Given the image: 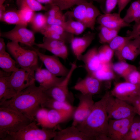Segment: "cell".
<instances>
[{
  "instance_id": "cell-4",
  "label": "cell",
  "mask_w": 140,
  "mask_h": 140,
  "mask_svg": "<svg viewBox=\"0 0 140 140\" xmlns=\"http://www.w3.org/2000/svg\"><path fill=\"white\" fill-rule=\"evenodd\" d=\"M34 120L23 128L8 134L3 140H49L55 137V127L40 129Z\"/></svg>"
},
{
  "instance_id": "cell-26",
  "label": "cell",
  "mask_w": 140,
  "mask_h": 140,
  "mask_svg": "<svg viewBox=\"0 0 140 140\" xmlns=\"http://www.w3.org/2000/svg\"><path fill=\"white\" fill-rule=\"evenodd\" d=\"M111 62L101 64L99 69L92 75L100 81H108L116 78L115 73L112 68Z\"/></svg>"
},
{
  "instance_id": "cell-1",
  "label": "cell",
  "mask_w": 140,
  "mask_h": 140,
  "mask_svg": "<svg viewBox=\"0 0 140 140\" xmlns=\"http://www.w3.org/2000/svg\"><path fill=\"white\" fill-rule=\"evenodd\" d=\"M41 86L35 83L18 93L11 99L0 103V106L13 109L35 120L36 113L49 97Z\"/></svg>"
},
{
  "instance_id": "cell-6",
  "label": "cell",
  "mask_w": 140,
  "mask_h": 140,
  "mask_svg": "<svg viewBox=\"0 0 140 140\" xmlns=\"http://www.w3.org/2000/svg\"><path fill=\"white\" fill-rule=\"evenodd\" d=\"M106 108L109 119L125 118L134 117L137 114L133 106L114 96L110 92L107 100Z\"/></svg>"
},
{
  "instance_id": "cell-11",
  "label": "cell",
  "mask_w": 140,
  "mask_h": 140,
  "mask_svg": "<svg viewBox=\"0 0 140 140\" xmlns=\"http://www.w3.org/2000/svg\"><path fill=\"white\" fill-rule=\"evenodd\" d=\"M35 71L21 68L9 76V81L18 93L35 83Z\"/></svg>"
},
{
  "instance_id": "cell-10",
  "label": "cell",
  "mask_w": 140,
  "mask_h": 140,
  "mask_svg": "<svg viewBox=\"0 0 140 140\" xmlns=\"http://www.w3.org/2000/svg\"><path fill=\"white\" fill-rule=\"evenodd\" d=\"M110 92L114 96L130 104L134 98L140 96V84L126 81L116 83Z\"/></svg>"
},
{
  "instance_id": "cell-35",
  "label": "cell",
  "mask_w": 140,
  "mask_h": 140,
  "mask_svg": "<svg viewBox=\"0 0 140 140\" xmlns=\"http://www.w3.org/2000/svg\"><path fill=\"white\" fill-rule=\"evenodd\" d=\"M31 23L34 31L40 32L47 24V17L41 13L35 14Z\"/></svg>"
},
{
  "instance_id": "cell-39",
  "label": "cell",
  "mask_w": 140,
  "mask_h": 140,
  "mask_svg": "<svg viewBox=\"0 0 140 140\" xmlns=\"http://www.w3.org/2000/svg\"><path fill=\"white\" fill-rule=\"evenodd\" d=\"M87 1V0H53L52 4L57 6L61 10H63Z\"/></svg>"
},
{
  "instance_id": "cell-49",
  "label": "cell",
  "mask_w": 140,
  "mask_h": 140,
  "mask_svg": "<svg viewBox=\"0 0 140 140\" xmlns=\"http://www.w3.org/2000/svg\"><path fill=\"white\" fill-rule=\"evenodd\" d=\"M5 45L4 40L2 38H0V53L6 52L5 50Z\"/></svg>"
},
{
  "instance_id": "cell-22",
  "label": "cell",
  "mask_w": 140,
  "mask_h": 140,
  "mask_svg": "<svg viewBox=\"0 0 140 140\" xmlns=\"http://www.w3.org/2000/svg\"><path fill=\"white\" fill-rule=\"evenodd\" d=\"M101 14L98 8L90 1L87 3L83 15V24L86 28L94 29L96 20Z\"/></svg>"
},
{
  "instance_id": "cell-33",
  "label": "cell",
  "mask_w": 140,
  "mask_h": 140,
  "mask_svg": "<svg viewBox=\"0 0 140 140\" xmlns=\"http://www.w3.org/2000/svg\"><path fill=\"white\" fill-rule=\"evenodd\" d=\"M134 117L129 131L123 140H139L140 138V116Z\"/></svg>"
},
{
  "instance_id": "cell-16",
  "label": "cell",
  "mask_w": 140,
  "mask_h": 140,
  "mask_svg": "<svg viewBox=\"0 0 140 140\" xmlns=\"http://www.w3.org/2000/svg\"><path fill=\"white\" fill-rule=\"evenodd\" d=\"M65 76L59 77L52 74L47 69L39 67L35 71V80L39 86L46 90L60 83Z\"/></svg>"
},
{
  "instance_id": "cell-47",
  "label": "cell",
  "mask_w": 140,
  "mask_h": 140,
  "mask_svg": "<svg viewBox=\"0 0 140 140\" xmlns=\"http://www.w3.org/2000/svg\"><path fill=\"white\" fill-rule=\"evenodd\" d=\"M130 104L134 107L137 114L140 116V96L137 97L131 101Z\"/></svg>"
},
{
  "instance_id": "cell-14",
  "label": "cell",
  "mask_w": 140,
  "mask_h": 140,
  "mask_svg": "<svg viewBox=\"0 0 140 140\" xmlns=\"http://www.w3.org/2000/svg\"><path fill=\"white\" fill-rule=\"evenodd\" d=\"M102 82L93 76L87 74L84 78L79 80L73 88L82 94L93 96L100 92Z\"/></svg>"
},
{
  "instance_id": "cell-43",
  "label": "cell",
  "mask_w": 140,
  "mask_h": 140,
  "mask_svg": "<svg viewBox=\"0 0 140 140\" xmlns=\"http://www.w3.org/2000/svg\"><path fill=\"white\" fill-rule=\"evenodd\" d=\"M124 79L133 84H140V71L137 69L132 71Z\"/></svg>"
},
{
  "instance_id": "cell-31",
  "label": "cell",
  "mask_w": 140,
  "mask_h": 140,
  "mask_svg": "<svg viewBox=\"0 0 140 140\" xmlns=\"http://www.w3.org/2000/svg\"><path fill=\"white\" fill-rule=\"evenodd\" d=\"M100 32L98 34L99 42L101 44L109 43L116 36L120 29L109 28L100 25L99 27Z\"/></svg>"
},
{
  "instance_id": "cell-36",
  "label": "cell",
  "mask_w": 140,
  "mask_h": 140,
  "mask_svg": "<svg viewBox=\"0 0 140 140\" xmlns=\"http://www.w3.org/2000/svg\"><path fill=\"white\" fill-rule=\"evenodd\" d=\"M99 56L101 64L108 63L111 62L114 55L113 50L109 45H104L98 48Z\"/></svg>"
},
{
  "instance_id": "cell-34",
  "label": "cell",
  "mask_w": 140,
  "mask_h": 140,
  "mask_svg": "<svg viewBox=\"0 0 140 140\" xmlns=\"http://www.w3.org/2000/svg\"><path fill=\"white\" fill-rule=\"evenodd\" d=\"M16 4L19 9L24 8L29 9L34 11H47L48 8L36 0H17Z\"/></svg>"
},
{
  "instance_id": "cell-15",
  "label": "cell",
  "mask_w": 140,
  "mask_h": 140,
  "mask_svg": "<svg viewBox=\"0 0 140 140\" xmlns=\"http://www.w3.org/2000/svg\"><path fill=\"white\" fill-rule=\"evenodd\" d=\"M38 47L45 49L54 55L66 60L68 56V51L66 43L61 41L44 37L43 43L36 44Z\"/></svg>"
},
{
  "instance_id": "cell-51",
  "label": "cell",
  "mask_w": 140,
  "mask_h": 140,
  "mask_svg": "<svg viewBox=\"0 0 140 140\" xmlns=\"http://www.w3.org/2000/svg\"><path fill=\"white\" fill-rule=\"evenodd\" d=\"M6 11L5 7L3 5H0V20L2 19Z\"/></svg>"
},
{
  "instance_id": "cell-24",
  "label": "cell",
  "mask_w": 140,
  "mask_h": 140,
  "mask_svg": "<svg viewBox=\"0 0 140 140\" xmlns=\"http://www.w3.org/2000/svg\"><path fill=\"white\" fill-rule=\"evenodd\" d=\"M9 76H0V103L11 99L17 93L9 82Z\"/></svg>"
},
{
  "instance_id": "cell-25",
  "label": "cell",
  "mask_w": 140,
  "mask_h": 140,
  "mask_svg": "<svg viewBox=\"0 0 140 140\" xmlns=\"http://www.w3.org/2000/svg\"><path fill=\"white\" fill-rule=\"evenodd\" d=\"M133 39L134 37L131 36L123 37L117 35L109 43V46L113 50L119 61H125L122 57V51L126 43Z\"/></svg>"
},
{
  "instance_id": "cell-40",
  "label": "cell",
  "mask_w": 140,
  "mask_h": 140,
  "mask_svg": "<svg viewBox=\"0 0 140 140\" xmlns=\"http://www.w3.org/2000/svg\"><path fill=\"white\" fill-rule=\"evenodd\" d=\"M18 12L22 21L26 25L31 22L36 14L35 11L26 8L19 9Z\"/></svg>"
},
{
  "instance_id": "cell-37",
  "label": "cell",
  "mask_w": 140,
  "mask_h": 140,
  "mask_svg": "<svg viewBox=\"0 0 140 140\" xmlns=\"http://www.w3.org/2000/svg\"><path fill=\"white\" fill-rule=\"evenodd\" d=\"M0 21L9 24L16 25L19 24L25 25L21 20L18 10H10L6 11Z\"/></svg>"
},
{
  "instance_id": "cell-21",
  "label": "cell",
  "mask_w": 140,
  "mask_h": 140,
  "mask_svg": "<svg viewBox=\"0 0 140 140\" xmlns=\"http://www.w3.org/2000/svg\"><path fill=\"white\" fill-rule=\"evenodd\" d=\"M121 55L125 60H134L140 55V38L137 37L128 41L122 50Z\"/></svg>"
},
{
  "instance_id": "cell-30",
  "label": "cell",
  "mask_w": 140,
  "mask_h": 140,
  "mask_svg": "<svg viewBox=\"0 0 140 140\" xmlns=\"http://www.w3.org/2000/svg\"><path fill=\"white\" fill-rule=\"evenodd\" d=\"M0 67L4 71L8 73L17 71L19 68L16 65V62L6 52L0 53Z\"/></svg>"
},
{
  "instance_id": "cell-53",
  "label": "cell",
  "mask_w": 140,
  "mask_h": 140,
  "mask_svg": "<svg viewBox=\"0 0 140 140\" xmlns=\"http://www.w3.org/2000/svg\"><path fill=\"white\" fill-rule=\"evenodd\" d=\"M5 0H0V5H3L4 2Z\"/></svg>"
},
{
  "instance_id": "cell-13",
  "label": "cell",
  "mask_w": 140,
  "mask_h": 140,
  "mask_svg": "<svg viewBox=\"0 0 140 140\" xmlns=\"http://www.w3.org/2000/svg\"><path fill=\"white\" fill-rule=\"evenodd\" d=\"M37 54L38 58L44 64L46 69L57 76H65L68 73V69L61 62L58 57L54 55H48L43 54L31 47Z\"/></svg>"
},
{
  "instance_id": "cell-46",
  "label": "cell",
  "mask_w": 140,
  "mask_h": 140,
  "mask_svg": "<svg viewBox=\"0 0 140 140\" xmlns=\"http://www.w3.org/2000/svg\"><path fill=\"white\" fill-rule=\"evenodd\" d=\"M105 13H110L118 3V0H106Z\"/></svg>"
},
{
  "instance_id": "cell-28",
  "label": "cell",
  "mask_w": 140,
  "mask_h": 140,
  "mask_svg": "<svg viewBox=\"0 0 140 140\" xmlns=\"http://www.w3.org/2000/svg\"><path fill=\"white\" fill-rule=\"evenodd\" d=\"M123 18L125 22L129 24L133 21L140 20V0L136 1L131 4Z\"/></svg>"
},
{
  "instance_id": "cell-54",
  "label": "cell",
  "mask_w": 140,
  "mask_h": 140,
  "mask_svg": "<svg viewBox=\"0 0 140 140\" xmlns=\"http://www.w3.org/2000/svg\"><path fill=\"white\" fill-rule=\"evenodd\" d=\"M137 68V69L138 70L140 71V64H139V66H138V67Z\"/></svg>"
},
{
  "instance_id": "cell-19",
  "label": "cell",
  "mask_w": 140,
  "mask_h": 140,
  "mask_svg": "<svg viewBox=\"0 0 140 140\" xmlns=\"http://www.w3.org/2000/svg\"><path fill=\"white\" fill-rule=\"evenodd\" d=\"M96 21L100 25L111 29H120L131 25L125 22L118 13L101 14L97 17Z\"/></svg>"
},
{
  "instance_id": "cell-12",
  "label": "cell",
  "mask_w": 140,
  "mask_h": 140,
  "mask_svg": "<svg viewBox=\"0 0 140 140\" xmlns=\"http://www.w3.org/2000/svg\"><path fill=\"white\" fill-rule=\"evenodd\" d=\"M77 96L79 102L73 114L72 124L75 126L87 118L90 113L94 104L93 96L80 93Z\"/></svg>"
},
{
  "instance_id": "cell-44",
  "label": "cell",
  "mask_w": 140,
  "mask_h": 140,
  "mask_svg": "<svg viewBox=\"0 0 140 140\" xmlns=\"http://www.w3.org/2000/svg\"><path fill=\"white\" fill-rule=\"evenodd\" d=\"M127 33V36H132L134 39L137 37L140 38V20L135 22L132 30L129 31Z\"/></svg>"
},
{
  "instance_id": "cell-50",
  "label": "cell",
  "mask_w": 140,
  "mask_h": 140,
  "mask_svg": "<svg viewBox=\"0 0 140 140\" xmlns=\"http://www.w3.org/2000/svg\"><path fill=\"white\" fill-rule=\"evenodd\" d=\"M41 4H48L50 5L52 4L53 0H36Z\"/></svg>"
},
{
  "instance_id": "cell-17",
  "label": "cell",
  "mask_w": 140,
  "mask_h": 140,
  "mask_svg": "<svg viewBox=\"0 0 140 140\" xmlns=\"http://www.w3.org/2000/svg\"><path fill=\"white\" fill-rule=\"evenodd\" d=\"M95 33L88 32L82 37H74L71 43L72 52L78 60H80L83 53L94 39Z\"/></svg>"
},
{
  "instance_id": "cell-23",
  "label": "cell",
  "mask_w": 140,
  "mask_h": 140,
  "mask_svg": "<svg viewBox=\"0 0 140 140\" xmlns=\"http://www.w3.org/2000/svg\"><path fill=\"white\" fill-rule=\"evenodd\" d=\"M41 107L57 110L71 117L76 108L69 103L59 101L49 97L41 104Z\"/></svg>"
},
{
  "instance_id": "cell-32",
  "label": "cell",
  "mask_w": 140,
  "mask_h": 140,
  "mask_svg": "<svg viewBox=\"0 0 140 140\" xmlns=\"http://www.w3.org/2000/svg\"><path fill=\"white\" fill-rule=\"evenodd\" d=\"M48 117L51 128L55 127L59 124L66 121L71 117L65 113L53 109L48 110Z\"/></svg>"
},
{
  "instance_id": "cell-9",
  "label": "cell",
  "mask_w": 140,
  "mask_h": 140,
  "mask_svg": "<svg viewBox=\"0 0 140 140\" xmlns=\"http://www.w3.org/2000/svg\"><path fill=\"white\" fill-rule=\"evenodd\" d=\"M134 117L117 120L109 119L107 131L109 140H123Z\"/></svg>"
},
{
  "instance_id": "cell-3",
  "label": "cell",
  "mask_w": 140,
  "mask_h": 140,
  "mask_svg": "<svg viewBox=\"0 0 140 140\" xmlns=\"http://www.w3.org/2000/svg\"><path fill=\"white\" fill-rule=\"evenodd\" d=\"M33 121L27 116L13 109L0 106V139L3 140L8 134L19 131Z\"/></svg>"
},
{
  "instance_id": "cell-38",
  "label": "cell",
  "mask_w": 140,
  "mask_h": 140,
  "mask_svg": "<svg viewBox=\"0 0 140 140\" xmlns=\"http://www.w3.org/2000/svg\"><path fill=\"white\" fill-rule=\"evenodd\" d=\"M48 110L46 108L41 107L36 113L35 117L37 125H40L42 128H51L48 119Z\"/></svg>"
},
{
  "instance_id": "cell-20",
  "label": "cell",
  "mask_w": 140,
  "mask_h": 140,
  "mask_svg": "<svg viewBox=\"0 0 140 140\" xmlns=\"http://www.w3.org/2000/svg\"><path fill=\"white\" fill-rule=\"evenodd\" d=\"M53 140H90L85 134L73 125L57 131Z\"/></svg>"
},
{
  "instance_id": "cell-42",
  "label": "cell",
  "mask_w": 140,
  "mask_h": 140,
  "mask_svg": "<svg viewBox=\"0 0 140 140\" xmlns=\"http://www.w3.org/2000/svg\"><path fill=\"white\" fill-rule=\"evenodd\" d=\"M47 17V24L62 25L66 20V16L62 12L57 15L53 16H49Z\"/></svg>"
},
{
  "instance_id": "cell-48",
  "label": "cell",
  "mask_w": 140,
  "mask_h": 140,
  "mask_svg": "<svg viewBox=\"0 0 140 140\" xmlns=\"http://www.w3.org/2000/svg\"><path fill=\"white\" fill-rule=\"evenodd\" d=\"M130 0H118V13L120 14L121 13L125 7Z\"/></svg>"
},
{
  "instance_id": "cell-52",
  "label": "cell",
  "mask_w": 140,
  "mask_h": 140,
  "mask_svg": "<svg viewBox=\"0 0 140 140\" xmlns=\"http://www.w3.org/2000/svg\"><path fill=\"white\" fill-rule=\"evenodd\" d=\"M91 0V1H95L100 3H103V2H104V1L106 0Z\"/></svg>"
},
{
  "instance_id": "cell-27",
  "label": "cell",
  "mask_w": 140,
  "mask_h": 140,
  "mask_svg": "<svg viewBox=\"0 0 140 140\" xmlns=\"http://www.w3.org/2000/svg\"><path fill=\"white\" fill-rule=\"evenodd\" d=\"M112 68L115 74L125 79L132 71L137 69L134 65L125 61H119L112 63Z\"/></svg>"
},
{
  "instance_id": "cell-29",
  "label": "cell",
  "mask_w": 140,
  "mask_h": 140,
  "mask_svg": "<svg viewBox=\"0 0 140 140\" xmlns=\"http://www.w3.org/2000/svg\"><path fill=\"white\" fill-rule=\"evenodd\" d=\"M61 26L66 32L76 35L81 34L87 28L82 23L71 18L64 22Z\"/></svg>"
},
{
  "instance_id": "cell-2",
  "label": "cell",
  "mask_w": 140,
  "mask_h": 140,
  "mask_svg": "<svg viewBox=\"0 0 140 140\" xmlns=\"http://www.w3.org/2000/svg\"><path fill=\"white\" fill-rule=\"evenodd\" d=\"M109 91H107L99 100L94 103L87 118L76 127L90 140H109L107 131L109 119L106 102Z\"/></svg>"
},
{
  "instance_id": "cell-5",
  "label": "cell",
  "mask_w": 140,
  "mask_h": 140,
  "mask_svg": "<svg viewBox=\"0 0 140 140\" xmlns=\"http://www.w3.org/2000/svg\"><path fill=\"white\" fill-rule=\"evenodd\" d=\"M6 47L21 68L35 71L39 67L38 57L34 50L23 48L19 43L12 41L8 43Z\"/></svg>"
},
{
  "instance_id": "cell-8",
  "label": "cell",
  "mask_w": 140,
  "mask_h": 140,
  "mask_svg": "<svg viewBox=\"0 0 140 140\" xmlns=\"http://www.w3.org/2000/svg\"><path fill=\"white\" fill-rule=\"evenodd\" d=\"M26 26L23 24L16 25L11 30L1 33L0 36L32 47L36 44L34 35L33 32L27 29Z\"/></svg>"
},
{
  "instance_id": "cell-41",
  "label": "cell",
  "mask_w": 140,
  "mask_h": 140,
  "mask_svg": "<svg viewBox=\"0 0 140 140\" xmlns=\"http://www.w3.org/2000/svg\"><path fill=\"white\" fill-rule=\"evenodd\" d=\"M48 31L60 35L69 36L74 35L66 31L63 27L60 25L47 24L41 31Z\"/></svg>"
},
{
  "instance_id": "cell-18",
  "label": "cell",
  "mask_w": 140,
  "mask_h": 140,
  "mask_svg": "<svg viewBox=\"0 0 140 140\" xmlns=\"http://www.w3.org/2000/svg\"><path fill=\"white\" fill-rule=\"evenodd\" d=\"M80 60L83 62L87 74L92 75L101 64L99 56L98 48L94 47L90 49L82 55Z\"/></svg>"
},
{
  "instance_id": "cell-45",
  "label": "cell",
  "mask_w": 140,
  "mask_h": 140,
  "mask_svg": "<svg viewBox=\"0 0 140 140\" xmlns=\"http://www.w3.org/2000/svg\"><path fill=\"white\" fill-rule=\"evenodd\" d=\"M50 6V9L47 11L45 14L47 17L56 16L62 12V10L57 6L54 4H52Z\"/></svg>"
},
{
  "instance_id": "cell-7",
  "label": "cell",
  "mask_w": 140,
  "mask_h": 140,
  "mask_svg": "<svg viewBox=\"0 0 140 140\" xmlns=\"http://www.w3.org/2000/svg\"><path fill=\"white\" fill-rule=\"evenodd\" d=\"M71 66L68 73L60 83L44 91L50 98L72 104L74 101V97L72 93L69 91L68 86L73 73L77 68L76 61L72 63Z\"/></svg>"
}]
</instances>
